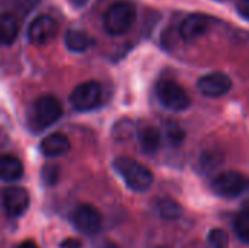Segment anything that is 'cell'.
<instances>
[{
    "mask_svg": "<svg viewBox=\"0 0 249 248\" xmlns=\"http://www.w3.org/2000/svg\"><path fill=\"white\" fill-rule=\"evenodd\" d=\"M102 98V86L96 80H88L77 85L71 95L70 102L79 111H89L98 107Z\"/></svg>",
    "mask_w": 249,
    "mask_h": 248,
    "instance_id": "obj_6",
    "label": "cell"
},
{
    "mask_svg": "<svg viewBox=\"0 0 249 248\" xmlns=\"http://www.w3.org/2000/svg\"><path fill=\"white\" fill-rule=\"evenodd\" d=\"M58 25L54 18L48 15H41L32 20L28 29V38L35 45H45L54 39L57 35Z\"/></svg>",
    "mask_w": 249,
    "mask_h": 248,
    "instance_id": "obj_8",
    "label": "cell"
},
{
    "mask_svg": "<svg viewBox=\"0 0 249 248\" xmlns=\"http://www.w3.org/2000/svg\"><path fill=\"white\" fill-rule=\"evenodd\" d=\"M248 180L236 171H225L214 177L212 181L213 191L223 199L241 197L248 186Z\"/></svg>",
    "mask_w": 249,
    "mask_h": 248,
    "instance_id": "obj_5",
    "label": "cell"
},
{
    "mask_svg": "<svg viewBox=\"0 0 249 248\" xmlns=\"http://www.w3.org/2000/svg\"><path fill=\"white\" fill-rule=\"evenodd\" d=\"M99 248H118V246H115L114 243H104L102 246H99Z\"/></svg>",
    "mask_w": 249,
    "mask_h": 248,
    "instance_id": "obj_26",
    "label": "cell"
},
{
    "mask_svg": "<svg viewBox=\"0 0 249 248\" xmlns=\"http://www.w3.org/2000/svg\"><path fill=\"white\" fill-rule=\"evenodd\" d=\"M139 140H140L142 149L146 153H149V155L156 153L159 151V148H160V143H162L159 130L155 129V127H152V126H146L144 129L140 130Z\"/></svg>",
    "mask_w": 249,
    "mask_h": 248,
    "instance_id": "obj_16",
    "label": "cell"
},
{
    "mask_svg": "<svg viewBox=\"0 0 249 248\" xmlns=\"http://www.w3.org/2000/svg\"><path fill=\"white\" fill-rule=\"evenodd\" d=\"M198 91L209 98H220L226 95L232 88V80L222 72H213L201 76L197 83Z\"/></svg>",
    "mask_w": 249,
    "mask_h": 248,
    "instance_id": "obj_9",
    "label": "cell"
},
{
    "mask_svg": "<svg viewBox=\"0 0 249 248\" xmlns=\"http://www.w3.org/2000/svg\"><path fill=\"white\" fill-rule=\"evenodd\" d=\"M18 248H39L34 241H31V240H28V241H23V243H20Z\"/></svg>",
    "mask_w": 249,
    "mask_h": 248,
    "instance_id": "obj_23",
    "label": "cell"
},
{
    "mask_svg": "<svg viewBox=\"0 0 249 248\" xmlns=\"http://www.w3.org/2000/svg\"><path fill=\"white\" fill-rule=\"evenodd\" d=\"M19 35V22L12 13L0 15V45H10Z\"/></svg>",
    "mask_w": 249,
    "mask_h": 248,
    "instance_id": "obj_15",
    "label": "cell"
},
{
    "mask_svg": "<svg viewBox=\"0 0 249 248\" xmlns=\"http://www.w3.org/2000/svg\"><path fill=\"white\" fill-rule=\"evenodd\" d=\"M61 114H63V107L55 96L53 95L39 96L32 107V115H31L32 126L36 130L47 129L53 126L55 121H58Z\"/></svg>",
    "mask_w": 249,
    "mask_h": 248,
    "instance_id": "obj_3",
    "label": "cell"
},
{
    "mask_svg": "<svg viewBox=\"0 0 249 248\" xmlns=\"http://www.w3.org/2000/svg\"><path fill=\"white\" fill-rule=\"evenodd\" d=\"M210 28V18L201 13L188 15L179 25V35L184 41H193L204 35Z\"/></svg>",
    "mask_w": 249,
    "mask_h": 248,
    "instance_id": "obj_11",
    "label": "cell"
},
{
    "mask_svg": "<svg viewBox=\"0 0 249 248\" xmlns=\"http://www.w3.org/2000/svg\"><path fill=\"white\" fill-rule=\"evenodd\" d=\"M233 229L241 241L249 243V209H245L236 215L233 221Z\"/></svg>",
    "mask_w": 249,
    "mask_h": 248,
    "instance_id": "obj_17",
    "label": "cell"
},
{
    "mask_svg": "<svg viewBox=\"0 0 249 248\" xmlns=\"http://www.w3.org/2000/svg\"><path fill=\"white\" fill-rule=\"evenodd\" d=\"M136 20V7L128 1L111 4L104 15V28L109 35L118 37L125 34Z\"/></svg>",
    "mask_w": 249,
    "mask_h": 248,
    "instance_id": "obj_2",
    "label": "cell"
},
{
    "mask_svg": "<svg viewBox=\"0 0 249 248\" xmlns=\"http://www.w3.org/2000/svg\"><path fill=\"white\" fill-rule=\"evenodd\" d=\"M39 149L44 156L48 158H55L64 155L70 149V140L66 134L63 133H51L45 139H42Z\"/></svg>",
    "mask_w": 249,
    "mask_h": 248,
    "instance_id": "obj_12",
    "label": "cell"
},
{
    "mask_svg": "<svg viewBox=\"0 0 249 248\" xmlns=\"http://www.w3.org/2000/svg\"><path fill=\"white\" fill-rule=\"evenodd\" d=\"M23 174V164L13 155H0V178L4 181H16Z\"/></svg>",
    "mask_w": 249,
    "mask_h": 248,
    "instance_id": "obj_14",
    "label": "cell"
},
{
    "mask_svg": "<svg viewBox=\"0 0 249 248\" xmlns=\"http://www.w3.org/2000/svg\"><path fill=\"white\" fill-rule=\"evenodd\" d=\"M76 7H82L83 4H86L88 3V0H70Z\"/></svg>",
    "mask_w": 249,
    "mask_h": 248,
    "instance_id": "obj_25",
    "label": "cell"
},
{
    "mask_svg": "<svg viewBox=\"0 0 249 248\" xmlns=\"http://www.w3.org/2000/svg\"><path fill=\"white\" fill-rule=\"evenodd\" d=\"M1 203L9 216H20L29 206V193L23 187H7L1 194Z\"/></svg>",
    "mask_w": 249,
    "mask_h": 248,
    "instance_id": "obj_10",
    "label": "cell"
},
{
    "mask_svg": "<svg viewBox=\"0 0 249 248\" xmlns=\"http://www.w3.org/2000/svg\"><path fill=\"white\" fill-rule=\"evenodd\" d=\"M71 221L74 227L86 235H93L102 228V216L92 205H79L71 213Z\"/></svg>",
    "mask_w": 249,
    "mask_h": 248,
    "instance_id": "obj_7",
    "label": "cell"
},
{
    "mask_svg": "<svg viewBox=\"0 0 249 248\" xmlns=\"http://www.w3.org/2000/svg\"><path fill=\"white\" fill-rule=\"evenodd\" d=\"M42 180L45 184L53 186L58 180V168L55 165H45L42 168Z\"/></svg>",
    "mask_w": 249,
    "mask_h": 248,
    "instance_id": "obj_20",
    "label": "cell"
},
{
    "mask_svg": "<svg viewBox=\"0 0 249 248\" xmlns=\"http://www.w3.org/2000/svg\"><path fill=\"white\" fill-rule=\"evenodd\" d=\"M114 170L133 191H147L153 184L152 171L131 158L120 156L114 159Z\"/></svg>",
    "mask_w": 249,
    "mask_h": 248,
    "instance_id": "obj_1",
    "label": "cell"
},
{
    "mask_svg": "<svg viewBox=\"0 0 249 248\" xmlns=\"http://www.w3.org/2000/svg\"><path fill=\"white\" fill-rule=\"evenodd\" d=\"M66 47L73 53H83L93 44V38L83 29H69L64 35Z\"/></svg>",
    "mask_w": 249,
    "mask_h": 248,
    "instance_id": "obj_13",
    "label": "cell"
},
{
    "mask_svg": "<svg viewBox=\"0 0 249 248\" xmlns=\"http://www.w3.org/2000/svg\"><path fill=\"white\" fill-rule=\"evenodd\" d=\"M236 9L239 12V15L245 19L249 20V0H238L236 3Z\"/></svg>",
    "mask_w": 249,
    "mask_h": 248,
    "instance_id": "obj_21",
    "label": "cell"
},
{
    "mask_svg": "<svg viewBox=\"0 0 249 248\" xmlns=\"http://www.w3.org/2000/svg\"><path fill=\"white\" fill-rule=\"evenodd\" d=\"M156 95L159 102L172 111H184L190 105V96L185 89L174 80H160L156 86Z\"/></svg>",
    "mask_w": 249,
    "mask_h": 248,
    "instance_id": "obj_4",
    "label": "cell"
},
{
    "mask_svg": "<svg viewBox=\"0 0 249 248\" xmlns=\"http://www.w3.org/2000/svg\"><path fill=\"white\" fill-rule=\"evenodd\" d=\"M61 248H82V243L76 238H66L61 244Z\"/></svg>",
    "mask_w": 249,
    "mask_h": 248,
    "instance_id": "obj_22",
    "label": "cell"
},
{
    "mask_svg": "<svg viewBox=\"0 0 249 248\" xmlns=\"http://www.w3.org/2000/svg\"><path fill=\"white\" fill-rule=\"evenodd\" d=\"M242 197H244V205L247 206V209H249V183L245 189V191L242 193Z\"/></svg>",
    "mask_w": 249,
    "mask_h": 248,
    "instance_id": "obj_24",
    "label": "cell"
},
{
    "mask_svg": "<svg viewBox=\"0 0 249 248\" xmlns=\"http://www.w3.org/2000/svg\"><path fill=\"white\" fill-rule=\"evenodd\" d=\"M209 244L212 248H228L229 235L226 234V231L220 228H214L209 234Z\"/></svg>",
    "mask_w": 249,
    "mask_h": 248,
    "instance_id": "obj_19",
    "label": "cell"
},
{
    "mask_svg": "<svg viewBox=\"0 0 249 248\" xmlns=\"http://www.w3.org/2000/svg\"><path fill=\"white\" fill-rule=\"evenodd\" d=\"M159 213L165 219H175L181 215V208L174 200L165 199L159 203Z\"/></svg>",
    "mask_w": 249,
    "mask_h": 248,
    "instance_id": "obj_18",
    "label": "cell"
}]
</instances>
